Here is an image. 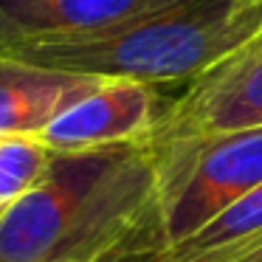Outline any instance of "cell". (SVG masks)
Masks as SVG:
<instances>
[{
  "label": "cell",
  "mask_w": 262,
  "mask_h": 262,
  "mask_svg": "<svg viewBox=\"0 0 262 262\" xmlns=\"http://www.w3.org/2000/svg\"><path fill=\"white\" fill-rule=\"evenodd\" d=\"M51 149L31 136L0 138V214L26 198L46 175Z\"/></svg>",
  "instance_id": "9c48e42d"
},
{
  "label": "cell",
  "mask_w": 262,
  "mask_h": 262,
  "mask_svg": "<svg viewBox=\"0 0 262 262\" xmlns=\"http://www.w3.org/2000/svg\"><path fill=\"white\" fill-rule=\"evenodd\" d=\"M152 149L161 169V231L166 245L189 239L262 186V127Z\"/></svg>",
  "instance_id": "3957f363"
},
{
  "label": "cell",
  "mask_w": 262,
  "mask_h": 262,
  "mask_svg": "<svg viewBox=\"0 0 262 262\" xmlns=\"http://www.w3.org/2000/svg\"><path fill=\"white\" fill-rule=\"evenodd\" d=\"M96 82V76L42 68L12 54H0V138H40V133Z\"/></svg>",
  "instance_id": "52a82bcc"
},
{
  "label": "cell",
  "mask_w": 262,
  "mask_h": 262,
  "mask_svg": "<svg viewBox=\"0 0 262 262\" xmlns=\"http://www.w3.org/2000/svg\"><path fill=\"white\" fill-rule=\"evenodd\" d=\"M164 107L166 104H161L152 85L133 79H99L40 133V141L51 152L144 144L152 138Z\"/></svg>",
  "instance_id": "5b68a950"
},
{
  "label": "cell",
  "mask_w": 262,
  "mask_h": 262,
  "mask_svg": "<svg viewBox=\"0 0 262 262\" xmlns=\"http://www.w3.org/2000/svg\"><path fill=\"white\" fill-rule=\"evenodd\" d=\"M262 127V31L192 79L164 107L149 144L198 141Z\"/></svg>",
  "instance_id": "277c9868"
},
{
  "label": "cell",
  "mask_w": 262,
  "mask_h": 262,
  "mask_svg": "<svg viewBox=\"0 0 262 262\" xmlns=\"http://www.w3.org/2000/svg\"><path fill=\"white\" fill-rule=\"evenodd\" d=\"M158 231L161 169L149 141L51 152L40 183L0 214V262H107Z\"/></svg>",
  "instance_id": "6da1fadb"
},
{
  "label": "cell",
  "mask_w": 262,
  "mask_h": 262,
  "mask_svg": "<svg viewBox=\"0 0 262 262\" xmlns=\"http://www.w3.org/2000/svg\"><path fill=\"white\" fill-rule=\"evenodd\" d=\"M107 262H166V239L158 231L136 245H127L124 251L113 254Z\"/></svg>",
  "instance_id": "30bf717a"
},
{
  "label": "cell",
  "mask_w": 262,
  "mask_h": 262,
  "mask_svg": "<svg viewBox=\"0 0 262 262\" xmlns=\"http://www.w3.org/2000/svg\"><path fill=\"white\" fill-rule=\"evenodd\" d=\"M256 31H262V0H178L104 37L12 57L96 79L189 85Z\"/></svg>",
  "instance_id": "7a4b0ae2"
},
{
  "label": "cell",
  "mask_w": 262,
  "mask_h": 262,
  "mask_svg": "<svg viewBox=\"0 0 262 262\" xmlns=\"http://www.w3.org/2000/svg\"><path fill=\"white\" fill-rule=\"evenodd\" d=\"M178 0H0V54L104 37Z\"/></svg>",
  "instance_id": "8992f818"
},
{
  "label": "cell",
  "mask_w": 262,
  "mask_h": 262,
  "mask_svg": "<svg viewBox=\"0 0 262 262\" xmlns=\"http://www.w3.org/2000/svg\"><path fill=\"white\" fill-rule=\"evenodd\" d=\"M262 239V186L239 198L231 209L198 234L166 245V262H237Z\"/></svg>",
  "instance_id": "ba28073f"
}]
</instances>
